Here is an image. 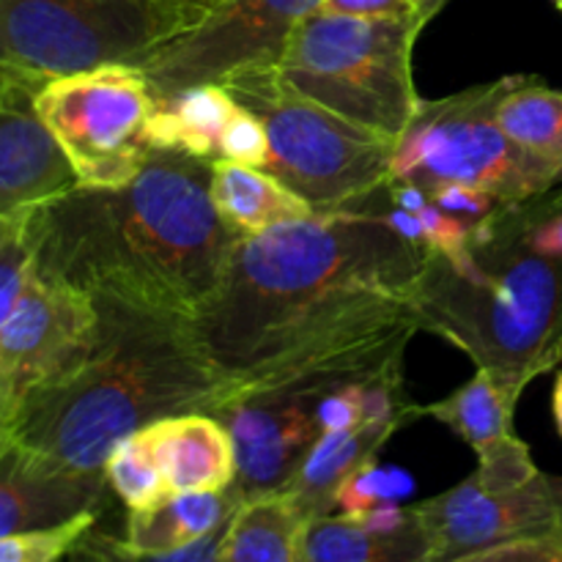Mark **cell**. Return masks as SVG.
<instances>
[{"instance_id": "obj_1", "label": "cell", "mask_w": 562, "mask_h": 562, "mask_svg": "<svg viewBox=\"0 0 562 562\" xmlns=\"http://www.w3.org/2000/svg\"><path fill=\"white\" fill-rule=\"evenodd\" d=\"M428 252L371 201L236 236L223 280L192 322L236 395L344 379L404 362L420 333L415 289Z\"/></svg>"}, {"instance_id": "obj_2", "label": "cell", "mask_w": 562, "mask_h": 562, "mask_svg": "<svg viewBox=\"0 0 562 562\" xmlns=\"http://www.w3.org/2000/svg\"><path fill=\"white\" fill-rule=\"evenodd\" d=\"M36 272L93 300L195 322L236 234L212 203V162L154 148L124 187H80L25 212Z\"/></svg>"}, {"instance_id": "obj_3", "label": "cell", "mask_w": 562, "mask_h": 562, "mask_svg": "<svg viewBox=\"0 0 562 562\" xmlns=\"http://www.w3.org/2000/svg\"><path fill=\"white\" fill-rule=\"evenodd\" d=\"M97 344L75 371L16 401L20 442L86 475H104L115 445L165 417L228 404L236 384L209 360L190 318L97 300Z\"/></svg>"}, {"instance_id": "obj_4", "label": "cell", "mask_w": 562, "mask_h": 562, "mask_svg": "<svg viewBox=\"0 0 562 562\" xmlns=\"http://www.w3.org/2000/svg\"><path fill=\"white\" fill-rule=\"evenodd\" d=\"M521 209L477 225L461 258L428 252L415 289L420 329L464 351L510 404L562 362V258L527 245Z\"/></svg>"}, {"instance_id": "obj_5", "label": "cell", "mask_w": 562, "mask_h": 562, "mask_svg": "<svg viewBox=\"0 0 562 562\" xmlns=\"http://www.w3.org/2000/svg\"><path fill=\"white\" fill-rule=\"evenodd\" d=\"M223 88L263 124L269 140L263 170L316 212L357 206L390 181L398 140L302 97L278 66L236 71Z\"/></svg>"}, {"instance_id": "obj_6", "label": "cell", "mask_w": 562, "mask_h": 562, "mask_svg": "<svg viewBox=\"0 0 562 562\" xmlns=\"http://www.w3.org/2000/svg\"><path fill=\"white\" fill-rule=\"evenodd\" d=\"M423 20H366L313 9L294 27L278 71L294 91L398 140L423 97L412 55Z\"/></svg>"}, {"instance_id": "obj_7", "label": "cell", "mask_w": 562, "mask_h": 562, "mask_svg": "<svg viewBox=\"0 0 562 562\" xmlns=\"http://www.w3.org/2000/svg\"><path fill=\"white\" fill-rule=\"evenodd\" d=\"M497 80L442 99H423L398 137L390 181L434 190L464 184L505 206L530 203L562 187V173L547 159L510 140L494 119Z\"/></svg>"}, {"instance_id": "obj_8", "label": "cell", "mask_w": 562, "mask_h": 562, "mask_svg": "<svg viewBox=\"0 0 562 562\" xmlns=\"http://www.w3.org/2000/svg\"><path fill=\"white\" fill-rule=\"evenodd\" d=\"M187 25L173 0H0V71L53 80L135 64Z\"/></svg>"}, {"instance_id": "obj_9", "label": "cell", "mask_w": 562, "mask_h": 562, "mask_svg": "<svg viewBox=\"0 0 562 562\" xmlns=\"http://www.w3.org/2000/svg\"><path fill=\"white\" fill-rule=\"evenodd\" d=\"M157 104L135 64H108L53 77L36 91V110L80 187H124L151 157L148 119Z\"/></svg>"}, {"instance_id": "obj_10", "label": "cell", "mask_w": 562, "mask_h": 562, "mask_svg": "<svg viewBox=\"0 0 562 562\" xmlns=\"http://www.w3.org/2000/svg\"><path fill=\"white\" fill-rule=\"evenodd\" d=\"M318 0H217L192 25L135 60L157 97L223 86L231 75L278 66L294 27Z\"/></svg>"}, {"instance_id": "obj_11", "label": "cell", "mask_w": 562, "mask_h": 562, "mask_svg": "<svg viewBox=\"0 0 562 562\" xmlns=\"http://www.w3.org/2000/svg\"><path fill=\"white\" fill-rule=\"evenodd\" d=\"M431 541V562H450L521 538L562 532V477L538 472L503 486L472 472L448 492L412 503Z\"/></svg>"}, {"instance_id": "obj_12", "label": "cell", "mask_w": 562, "mask_h": 562, "mask_svg": "<svg viewBox=\"0 0 562 562\" xmlns=\"http://www.w3.org/2000/svg\"><path fill=\"white\" fill-rule=\"evenodd\" d=\"M333 382L338 379L241 393L212 412L234 439L236 477L231 494L239 505L291 486L307 450L322 434L316 406Z\"/></svg>"}, {"instance_id": "obj_13", "label": "cell", "mask_w": 562, "mask_h": 562, "mask_svg": "<svg viewBox=\"0 0 562 562\" xmlns=\"http://www.w3.org/2000/svg\"><path fill=\"white\" fill-rule=\"evenodd\" d=\"M99 305L91 294L33 272L0 333V387L16 401L75 371L97 344Z\"/></svg>"}, {"instance_id": "obj_14", "label": "cell", "mask_w": 562, "mask_h": 562, "mask_svg": "<svg viewBox=\"0 0 562 562\" xmlns=\"http://www.w3.org/2000/svg\"><path fill=\"white\" fill-rule=\"evenodd\" d=\"M42 82L0 71V217H20L77 187L36 110Z\"/></svg>"}, {"instance_id": "obj_15", "label": "cell", "mask_w": 562, "mask_h": 562, "mask_svg": "<svg viewBox=\"0 0 562 562\" xmlns=\"http://www.w3.org/2000/svg\"><path fill=\"white\" fill-rule=\"evenodd\" d=\"M108 477L75 472L0 431V536L102 514Z\"/></svg>"}, {"instance_id": "obj_16", "label": "cell", "mask_w": 562, "mask_h": 562, "mask_svg": "<svg viewBox=\"0 0 562 562\" xmlns=\"http://www.w3.org/2000/svg\"><path fill=\"white\" fill-rule=\"evenodd\" d=\"M170 492H225L236 477L228 428L209 412H184L143 428Z\"/></svg>"}, {"instance_id": "obj_17", "label": "cell", "mask_w": 562, "mask_h": 562, "mask_svg": "<svg viewBox=\"0 0 562 562\" xmlns=\"http://www.w3.org/2000/svg\"><path fill=\"white\" fill-rule=\"evenodd\" d=\"M398 431V423H366L318 434L285 494L300 505L307 519L335 514L340 486L362 467L373 464Z\"/></svg>"}, {"instance_id": "obj_18", "label": "cell", "mask_w": 562, "mask_h": 562, "mask_svg": "<svg viewBox=\"0 0 562 562\" xmlns=\"http://www.w3.org/2000/svg\"><path fill=\"white\" fill-rule=\"evenodd\" d=\"M302 562H431V541L412 505L393 525H366L327 514L307 519Z\"/></svg>"}, {"instance_id": "obj_19", "label": "cell", "mask_w": 562, "mask_h": 562, "mask_svg": "<svg viewBox=\"0 0 562 562\" xmlns=\"http://www.w3.org/2000/svg\"><path fill=\"white\" fill-rule=\"evenodd\" d=\"M239 499L225 492H173L148 508L130 510L124 525L126 549L140 554H168L192 547L228 525Z\"/></svg>"}, {"instance_id": "obj_20", "label": "cell", "mask_w": 562, "mask_h": 562, "mask_svg": "<svg viewBox=\"0 0 562 562\" xmlns=\"http://www.w3.org/2000/svg\"><path fill=\"white\" fill-rule=\"evenodd\" d=\"M212 203L220 220L236 236L263 234L274 225L316 214L305 198L291 192L269 170L231 162V159L212 162Z\"/></svg>"}, {"instance_id": "obj_21", "label": "cell", "mask_w": 562, "mask_h": 562, "mask_svg": "<svg viewBox=\"0 0 562 562\" xmlns=\"http://www.w3.org/2000/svg\"><path fill=\"white\" fill-rule=\"evenodd\" d=\"M239 113L236 99L223 86H195L157 97L148 119L151 148L190 154L198 159H220L223 135Z\"/></svg>"}, {"instance_id": "obj_22", "label": "cell", "mask_w": 562, "mask_h": 562, "mask_svg": "<svg viewBox=\"0 0 562 562\" xmlns=\"http://www.w3.org/2000/svg\"><path fill=\"white\" fill-rule=\"evenodd\" d=\"M307 516L285 492L241 503L220 536L217 562H302Z\"/></svg>"}, {"instance_id": "obj_23", "label": "cell", "mask_w": 562, "mask_h": 562, "mask_svg": "<svg viewBox=\"0 0 562 562\" xmlns=\"http://www.w3.org/2000/svg\"><path fill=\"white\" fill-rule=\"evenodd\" d=\"M514 412L516 404L505 398L503 390L481 368L448 398L423 406V417H437L439 423H445L456 437L475 450L477 459H486L519 442L514 431Z\"/></svg>"}, {"instance_id": "obj_24", "label": "cell", "mask_w": 562, "mask_h": 562, "mask_svg": "<svg viewBox=\"0 0 562 562\" xmlns=\"http://www.w3.org/2000/svg\"><path fill=\"white\" fill-rule=\"evenodd\" d=\"M494 119L510 140L562 173V91L530 75L497 80Z\"/></svg>"}, {"instance_id": "obj_25", "label": "cell", "mask_w": 562, "mask_h": 562, "mask_svg": "<svg viewBox=\"0 0 562 562\" xmlns=\"http://www.w3.org/2000/svg\"><path fill=\"white\" fill-rule=\"evenodd\" d=\"M409 477L404 472H390L373 461L349 477L335 497V514L366 525H393L409 510L401 499L409 494Z\"/></svg>"}, {"instance_id": "obj_26", "label": "cell", "mask_w": 562, "mask_h": 562, "mask_svg": "<svg viewBox=\"0 0 562 562\" xmlns=\"http://www.w3.org/2000/svg\"><path fill=\"white\" fill-rule=\"evenodd\" d=\"M104 477H108L110 492L130 510L148 508V505L173 494L165 483L162 472H159L157 459H154L143 431L132 434L130 439L115 445L108 464H104Z\"/></svg>"}, {"instance_id": "obj_27", "label": "cell", "mask_w": 562, "mask_h": 562, "mask_svg": "<svg viewBox=\"0 0 562 562\" xmlns=\"http://www.w3.org/2000/svg\"><path fill=\"white\" fill-rule=\"evenodd\" d=\"M102 514H86L42 530L0 536V562H64L66 554L93 530Z\"/></svg>"}, {"instance_id": "obj_28", "label": "cell", "mask_w": 562, "mask_h": 562, "mask_svg": "<svg viewBox=\"0 0 562 562\" xmlns=\"http://www.w3.org/2000/svg\"><path fill=\"white\" fill-rule=\"evenodd\" d=\"M33 272H36V252L27 236L25 214H22L0 241V333L9 324L20 296L25 294Z\"/></svg>"}, {"instance_id": "obj_29", "label": "cell", "mask_w": 562, "mask_h": 562, "mask_svg": "<svg viewBox=\"0 0 562 562\" xmlns=\"http://www.w3.org/2000/svg\"><path fill=\"white\" fill-rule=\"evenodd\" d=\"M223 530H217L214 536L203 538V541L192 543V547L179 549V552H168V554L132 552V549L124 547V541H121L119 536L99 532L97 527H93V530H88L86 538L91 541V547L102 554L104 562H217L220 536H223Z\"/></svg>"}, {"instance_id": "obj_30", "label": "cell", "mask_w": 562, "mask_h": 562, "mask_svg": "<svg viewBox=\"0 0 562 562\" xmlns=\"http://www.w3.org/2000/svg\"><path fill=\"white\" fill-rule=\"evenodd\" d=\"M220 159L250 165V168H267V159H269L267 132H263V124L258 121V115H252L250 110H245L241 104H239V113L231 119L228 130H225Z\"/></svg>"}, {"instance_id": "obj_31", "label": "cell", "mask_w": 562, "mask_h": 562, "mask_svg": "<svg viewBox=\"0 0 562 562\" xmlns=\"http://www.w3.org/2000/svg\"><path fill=\"white\" fill-rule=\"evenodd\" d=\"M318 11L366 20H423L428 25V0H318Z\"/></svg>"}, {"instance_id": "obj_32", "label": "cell", "mask_w": 562, "mask_h": 562, "mask_svg": "<svg viewBox=\"0 0 562 562\" xmlns=\"http://www.w3.org/2000/svg\"><path fill=\"white\" fill-rule=\"evenodd\" d=\"M450 562H562V532L521 538V541L483 549V552L464 554V558H456Z\"/></svg>"}, {"instance_id": "obj_33", "label": "cell", "mask_w": 562, "mask_h": 562, "mask_svg": "<svg viewBox=\"0 0 562 562\" xmlns=\"http://www.w3.org/2000/svg\"><path fill=\"white\" fill-rule=\"evenodd\" d=\"M64 562H104V560H102V554L91 547V541H88V538H82V541L77 543L69 554H66Z\"/></svg>"}, {"instance_id": "obj_34", "label": "cell", "mask_w": 562, "mask_h": 562, "mask_svg": "<svg viewBox=\"0 0 562 562\" xmlns=\"http://www.w3.org/2000/svg\"><path fill=\"white\" fill-rule=\"evenodd\" d=\"M14 409H16V398L11 393H5L3 387H0V431H9V428H11V417H14Z\"/></svg>"}, {"instance_id": "obj_35", "label": "cell", "mask_w": 562, "mask_h": 562, "mask_svg": "<svg viewBox=\"0 0 562 562\" xmlns=\"http://www.w3.org/2000/svg\"><path fill=\"white\" fill-rule=\"evenodd\" d=\"M176 5H179L181 11H187V16H190L192 22L198 20V16L203 14V11H209L212 9L214 3H217V0H173Z\"/></svg>"}, {"instance_id": "obj_36", "label": "cell", "mask_w": 562, "mask_h": 562, "mask_svg": "<svg viewBox=\"0 0 562 562\" xmlns=\"http://www.w3.org/2000/svg\"><path fill=\"white\" fill-rule=\"evenodd\" d=\"M552 412H554V423H558V431L562 437V373L554 382V395H552Z\"/></svg>"}, {"instance_id": "obj_37", "label": "cell", "mask_w": 562, "mask_h": 562, "mask_svg": "<svg viewBox=\"0 0 562 562\" xmlns=\"http://www.w3.org/2000/svg\"><path fill=\"white\" fill-rule=\"evenodd\" d=\"M20 217H22V214H20ZM20 217H0V241H3V236L9 234L11 228H14V223H16V220H20Z\"/></svg>"}, {"instance_id": "obj_38", "label": "cell", "mask_w": 562, "mask_h": 562, "mask_svg": "<svg viewBox=\"0 0 562 562\" xmlns=\"http://www.w3.org/2000/svg\"><path fill=\"white\" fill-rule=\"evenodd\" d=\"M448 3H450V0H428V16L434 20V16H437L439 11H442Z\"/></svg>"}, {"instance_id": "obj_39", "label": "cell", "mask_w": 562, "mask_h": 562, "mask_svg": "<svg viewBox=\"0 0 562 562\" xmlns=\"http://www.w3.org/2000/svg\"><path fill=\"white\" fill-rule=\"evenodd\" d=\"M554 5H558V11L562 14V0H554Z\"/></svg>"}]
</instances>
